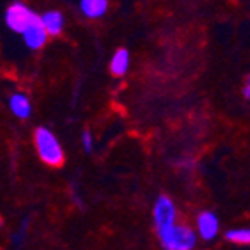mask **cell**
Listing matches in <instances>:
<instances>
[{"label":"cell","mask_w":250,"mask_h":250,"mask_svg":"<svg viewBox=\"0 0 250 250\" xmlns=\"http://www.w3.org/2000/svg\"><path fill=\"white\" fill-rule=\"evenodd\" d=\"M34 142L37 154L41 158V161L47 167L58 168L65 161V154H63V147L58 142V138L54 137V133L51 129L39 126L34 133Z\"/></svg>","instance_id":"1"},{"label":"cell","mask_w":250,"mask_h":250,"mask_svg":"<svg viewBox=\"0 0 250 250\" xmlns=\"http://www.w3.org/2000/svg\"><path fill=\"white\" fill-rule=\"evenodd\" d=\"M158 238L165 250H192L196 247V233L184 222L158 231Z\"/></svg>","instance_id":"2"},{"label":"cell","mask_w":250,"mask_h":250,"mask_svg":"<svg viewBox=\"0 0 250 250\" xmlns=\"http://www.w3.org/2000/svg\"><path fill=\"white\" fill-rule=\"evenodd\" d=\"M39 14H35L28 5H25L23 2H13L5 11V25L9 28L16 32V34L23 35L30 26L34 25L39 20Z\"/></svg>","instance_id":"3"},{"label":"cell","mask_w":250,"mask_h":250,"mask_svg":"<svg viewBox=\"0 0 250 250\" xmlns=\"http://www.w3.org/2000/svg\"><path fill=\"white\" fill-rule=\"evenodd\" d=\"M152 219H154L156 233L167 229L170 226H175L179 221L175 203L168 196H159L154 203V208H152Z\"/></svg>","instance_id":"4"},{"label":"cell","mask_w":250,"mask_h":250,"mask_svg":"<svg viewBox=\"0 0 250 250\" xmlns=\"http://www.w3.org/2000/svg\"><path fill=\"white\" fill-rule=\"evenodd\" d=\"M196 229L205 242H210L219 234V217L210 210H205L196 217Z\"/></svg>","instance_id":"5"},{"label":"cell","mask_w":250,"mask_h":250,"mask_svg":"<svg viewBox=\"0 0 250 250\" xmlns=\"http://www.w3.org/2000/svg\"><path fill=\"white\" fill-rule=\"evenodd\" d=\"M47 39H49V34H47L46 28H44V25H42L41 18H39L34 25L30 26L25 34H23V41H25V44L30 47V49H34V51H39L46 46Z\"/></svg>","instance_id":"6"},{"label":"cell","mask_w":250,"mask_h":250,"mask_svg":"<svg viewBox=\"0 0 250 250\" xmlns=\"http://www.w3.org/2000/svg\"><path fill=\"white\" fill-rule=\"evenodd\" d=\"M42 25L46 28V32L49 34V37H58L63 32V25H65V18L60 11L53 9V11H46L41 16Z\"/></svg>","instance_id":"7"},{"label":"cell","mask_w":250,"mask_h":250,"mask_svg":"<svg viewBox=\"0 0 250 250\" xmlns=\"http://www.w3.org/2000/svg\"><path fill=\"white\" fill-rule=\"evenodd\" d=\"M9 108L18 119H28L32 116V104H30L28 96L23 93H14L9 98Z\"/></svg>","instance_id":"8"},{"label":"cell","mask_w":250,"mask_h":250,"mask_svg":"<svg viewBox=\"0 0 250 250\" xmlns=\"http://www.w3.org/2000/svg\"><path fill=\"white\" fill-rule=\"evenodd\" d=\"M108 2L107 0H83L81 2V11L86 18L89 20H96V18H102L107 13Z\"/></svg>","instance_id":"9"},{"label":"cell","mask_w":250,"mask_h":250,"mask_svg":"<svg viewBox=\"0 0 250 250\" xmlns=\"http://www.w3.org/2000/svg\"><path fill=\"white\" fill-rule=\"evenodd\" d=\"M129 67V53L126 49H117L110 60V74L116 77H123Z\"/></svg>","instance_id":"10"},{"label":"cell","mask_w":250,"mask_h":250,"mask_svg":"<svg viewBox=\"0 0 250 250\" xmlns=\"http://www.w3.org/2000/svg\"><path fill=\"white\" fill-rule=\"evenodd\" d=\"M226 240L238 245H250V228H240V229H229L226 233Z\"/></svg>","instance_id":"11"},{"label":"cell","mask_w":250,"mask_h":250,"mask_svg":"<svg viewBox=\"0 0 250 250\" xmlns=\"http://www.w3.org/2000/svg\"><path fill=\"white\" fill-rule=\"evenodd\" d=\"M81 144H83V147H84L86 152H91L93 150V137L88 129H86V131L83 133V137H81Z\"/></svg>","instance_id":"12"},{"label":"cell","mask_w":250,"mask_h":250,"mask_svg":"<svg viewBox=\"0 0 250 250\" xmlns=\"http://www.w3.org/2000/svg\"><path fill=\"white\" fill-rule=\"evenodd\" d=\"M243 95H245L247 100H250V75H249V77H247L245 86H243Z\"/></svg>","instance_id":"13"}]
</instances>
